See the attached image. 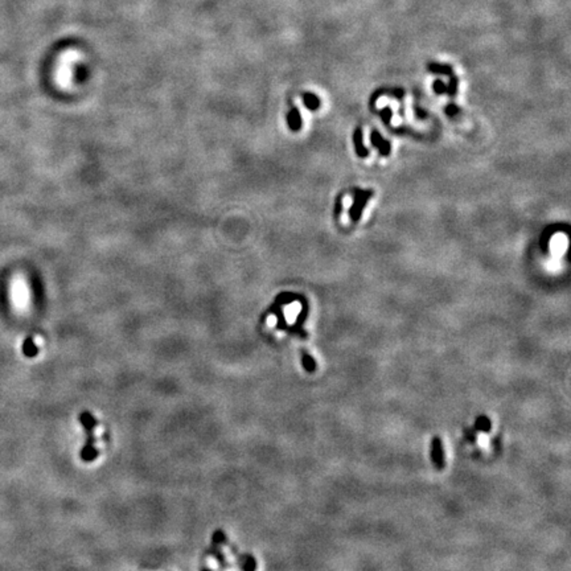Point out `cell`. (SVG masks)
<instances>
[{"instance_id":"obj_6","label":"cell","mask_w":571,"mask_h":571,"mask_svg":"<svg viewBox=\"0 0 571 571\" xmlns=\"http://www.w3.org/2000/svg\"><path fill=\"white\" fill-rule=\"evenodd\" d=\"M302 99L304 106L312 111L317 110V109L320 108V104H322L320 98L316 94H313V93H304V94L302 95Z\"/></svg>"},{"instance_id":"obj_8","label":"cell","mask_w":571,"mask_h":571,"mask_svg":"<svg viewBox=\"0 0 571 571\" xmlns=\"http://www.w3.org/2000/svg\"><path fill=\"white\" fill-rule=\"evenodd\" d=\"M491 429H492L491 419L488 417H485V415H480V417L476 419V422H475V430L476 431L488 433V431H491Z\"/></svg>"},{"instance_id":"obj_10","label":"cell","mask_w":571,"mask_h":571,"mask_svg":"<svg viewBox=\"0 0 571 571\" xmlns=\"http://www.w3.org/2000/svg\"><path fill=\"white\" fill-rule=\"evenodd\" d=\"M303 366H304V369L307 370V372H309V373H312V372H315L316 369V361L313 360V357H311L309 354H303Z\"/></svg>"},{"instance_id":"obj_3","label":"cell","mask_w":571,"mask_h":571,"mask_svg":"<svg viewBox=\"0 0 571 571\" xmlns=\"http://www.w3.org/2000/svg\"><path fill=\"white\" fill-rule=\"evenodd\" d=\"M427 70L433 74H439V76H452L454 74V69L452 66L448 64H443V62H437V61H430L427 64Z\"/></svg>"},{"instance_id":"obj_4","label":"cell","mask_w":571,"mask_h":571,"mask_svg":"<svg viewBox=\"0 0 571 571\" xmlns=\"http://www.w3.org/2000/svg\"><path fill=\"white\" fill-rule=\"evenodd\" d=\"M287 122H289L290 128L293 131H298L302 127V117H300L299 110L296 108H293L290 110V113L287 114Z\"/></svg>"},{"instance_id":"obj_11","label":"cell","mask_w":571,"mask_h":571,"mask_svg":"<svg viewBox=\"0 0 571 571\" xmlns=\"http://www.w3.org/2000/svg\"><path fill=\"white\" fill-rule=\"evenodd\" d=\"M433 90L437 93V94H444L447 91V85H444V82L442 80H437L434 81L433 84Z\"/></svg>"},{"instance_id":"obj_9","label":"cell","mask_w":571,"mask_h":571,"mask_svg":"<svg viewBox=\"0 0 571 571\" xmlns=\"http://www.w3.org/2000/svg\"><path fill=\"white\" fill-rule=\"evenodd\" d=\"M457 85H459V78H457L455 74L450 76V82H448V85H447L446 93H448V95H450L451 98H454L455 95H456Z\"/></svg>"},{"instance_id":"obj_7","label":"cell","mask_w":571,"mask_h":571,"mask_svg":"<svg viewBox=\"0 0 571 571\" xmlns=\"http://www.w3.org/2000/svg\"><path fill=\"white\" fill-rule=\"evenodd\" d=\"M354 146H356V152L360 158H366L368 156V150L364 147L363 145V130L360 127H357L356 132H354Z\"/></svg>"},{"instance_id":"obj_2","label":"cell","mask_w":571,"mask_h":571,"mask_svg":"<svg viewBox=\"0 0 571 571\" xmlns=\"http://www.w3.org/2000/svg\"><path fill=\"white\" fill-rule=\"evenodd\" d=\"M370 196H372V192L357 191L356 202H354V205L350 209V217H352L353 221H357L361 217V210H363L364 205L366 204L368 197H370Z\"/></svg>"},{"instance_id":"obj_12","label":"cell","mask_w":571,"mask_h":571,"mask_svg":"<svg viewBox=\"0 0 571 571\" xmlns=\"http://www.w3.org/2000/svg\"><path fill=\"white\" fill-rule=\"evenodd\" d=\"M446 113H447V115H448V117H454V115H456L457 113H459V108H457L456 104L451 103L446 108Z\"/></svg>"},{"instance_id":"obj_1","label":"cell","mask_w":571,"mask_h":571,"mask_svg":"<svg viewBox=\"0 0 571 571\" xmlns=\"http://www.w3.org/2000/svg\"><path fill=\"white\" fill-rule=\"evenodd\" d=\"M430 455H431V461H433L434 467L437 468L438 471L444 470L446 467V459H444V450L443 444L440 438L435 437L431 439V448H430Z\"/></svg>"},{"instance_id":"obj_5","label":"cell","mask_w":571,"mask_h":571,"mask_svg":"<svg viewBox=\"0 0 571 571\" xmlns=\"http://www.w3.org/2000/svg\"><path fill=\"white\" fill-rule=\"evenodd\" d=\"M370 138H372V143H373V145L376 146L378 150H380L381 154L385 155V156H386V155H389V152H390V143H389V141L383 140L382 136H381V135L378 134L377 131L372 132V136H370Z\"/></svg>"}]
</instances>
